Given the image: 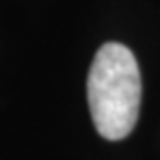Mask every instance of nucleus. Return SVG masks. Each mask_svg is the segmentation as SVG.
I'll return each instance as SVG.
<instances>
[{
    "label": "nucleus",
    "mask_w": 160,
    "mask_h": 160,
    "mask_svg": "<svg viewBox=\"0 0 160 160\" xmlns=\"http://www.w3.org/2000/svg\"><path fill=\"white\" fill-rule=\"evenodd\" d=\"M88 102L96 131L117 142L133 131L139 117L142 77L127 46L108 42L96 52L88 75Z\"/></svg>",
    "instance_id": "nucleus-1"
}]
</instances>
